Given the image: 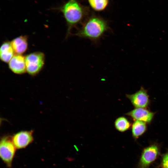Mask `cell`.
Wrapping results in <instances>:
<instances>
[{
    "label": "cell",
    "mask_w": 168,
    "mask_h": 168,
    "mask_svg": "<svg viewBox=\"0 0 168 168\" xmlns=\"http://www.w3.org/2000/svg\"><path fill=\"white\" fill-rule=\"evenodd\" d=\"M110 29L107 20L93 15L85 20L74 35L97 43Z\"/></svg>",
    "instance_id": "obj_1"
},
{
    "label": "cell",
    "mask_w": 168,
    "mask_h": 168,
    "mask_svg": "<svg viewBox=\"0 0 168 168\" xmlns=\"http://www.w3.org/2000/svg\"><path fill=\"white\" fill-rule=\"evenodd\" d=\"M59 9L62 13L67 26L66 38L71 34L72 29L84 20L86 12L77 0H68Z\"/></svg>",
    "instance_id": "obj_2"
},
{
    "label": "cell",
    "mask_w": 168,
    "mask_h": 168,
    "mask_svg": "<svg viewBox=\"0 0 168 168\" xmlns=\"http://www.w3.org/2000/svg\"><path fill=\"white\" fill-rule=\"evenodd\" d=\"M16 148L12 139V136H5L0 142V156L8 168H11Z\"/></svg>",
    "instance_id": "obj_3"
},
{
    "label": "cell",
    "mask_w": 168,
    "mask_h": 168,
    "mask_svg": "<svg viewBox=\"0 0 168 168\" xmlns=\"http://www.w3.org/2000/svg\"><path fill=\"white\" fill-rule=\"evenodd\" d=\"M45 55L40 52L30 53L25 57L26 72L31 76L38 74L42 69L45 62Z\"/></svg>",
    "instance_id": "obj_4"
},
{
    "label": "cell",
    "mask_w": 168,
    "mask_h": 168,
    "mask_svg": "<svg viewBox=\"0 0 168 168\" xmlns=\"http://www.w3.org/2000/svg\"><path fill=\"white\" fill-rule=\"evenodd\" d=\"M12 141L17 149L26 148L34 141L33 131H21L12 136Z\"/></svg>",
    "instance_id": "obj_5"
},
{
    "label": "cell",
    "mask_w": 168,
    "mask_h": 168,
    "mask_svg": "<svg viewBox=\"0 0 168 168\" xmlns=\"http://www.w3.org/2000/svg\"><path fill=\"white\" fill-rule=\"evenodd\" d=\"M159 153L158 146L156 144L151 145L143 150L140 158V168H147L157 158Z\"/></svg>",
    "instance_id": "obj_6"
},
{
    "label": "cell",
    "mask_w": 168,
    "mask_h": 168,
    "mask_svg": "<svg viewBox=\"0 0 168 168\" xmlns=\"http://www.w3.org/2000/svg\"><path fill=\"white\" fill-rule=\"evenodd\" d=\"M126 96L136 108H145L149 104L147 91L142 87L134 94H126Z\"/></svg>",
    "instance_id": "obj_7"
},
{
    "label": "cell",
    "mask_w": 168,
    "mask_h": 168,
    "mask_svg": "<svg viewBox=\"0 0 168 168\" xmlns=\"http://www.w3.org/2000/svg\"><path fill=\"white\" fill-rule=\"evenodd\" d=\"M135 120L149 123L152 120L155 113L144 108H135L125 114Z\"/></svg>",
    "instance_id": "obj_8"
},
{
    "label": "cell",
    "mask_w": 168,
    "mask_h": 168,
    "mask_svg": "<svg viewBox=\"0 0 168 168\" xmlns=\"http://www.w3.org/2000/svg\"><path fill=\"white\" fill-rule=\"evenodd\" d=\"M8 63L9 68L14 73L21 74L26 72L25 57L22 55L15 54Z\"/></svg>",
    "instance_id": "obj_9"
},
{
    "label": "cell",
    "mask_w": 168,
    "mask_h": 168,
    "mask_svg": "<svg viewBox=\"0 0 168 168\" xmlns=\"http://www.w3.org/2000/svg\"><path fill=\"white\" fill-rule=\"evenodd\" d=\"M11 43L16 54L22 55L28 49L27 36L22 35L17 37L13 39Z\"/></svg>",
    "instance_id": "obj_10"
},
{
    "label": "cell",
    "mask_w": 168,
    "mask_h": 168,
    "mask_svg": "<svg viewBox=\"0 0 168 168\" xmlns=\"http://www.w3.org/2000/svg\"><path fill=\"white\" fill-rule=\"evenodd\" d=\"M15 52L11 42L5 41L0 48V58L2 61L8 63L15 55Z\"/></svg>",
    "instance_id": "obj_11"
},
{
    "label": "cell",
    "mask_w": 168,
    "mask_h": 168,
    "mask_svg": "<svg viewBox=\"0 0 168 168\" xmlns=\"http://www.w3.org/2000/svg\"><path fill=\"white\" fill-rule=\"evenodd\" d=\"M146 123L135 120L132 126V134L133 138L137 139L142 135L146 131L147 126Z\"/></svg>",
    "instance_id": "obj_12"
},
{
    "label": "cell",
    "mask_w": 168,
    "mask_h": 168,
    "mask_svg": "<svg viewBox=\"0 0 168 168\" xmlns=\"http://www.w3.org/2000/svg\"><path fill=\"white\" fill-rule=\"evenodd\" d=\"M114 125L117 130L123 132L129 129L131 124L126 117L120 116L116 119L114 122Z\"/></svg>",
    "instance_id": "obj_13"
},
{
    "label": "cell",
    "mask_w": 168,
    "mask_h": 168,
    "mask_svg": "<svg viewBox=\"0 0 168 168\" xmlns=\"http://www.w3.org/2000/svg\"><path fill=\"white\" fill-rule=\"evenodd\" d=\"M91 8L97 12L104 10L107 6L109 0H88Z\"/></svg>",
    "instance_id": "obj_14"
},
{
    "label": "cell",
    "mask_w": 168,
    "mask_h": 168,
    "mask_svg": "<svg viewBox=\"0 0 168 168\" xmlns=\"http://www.w3.org/2000/svg\"><path fill=\"white\" fill-rule=\"evenodd\" d=\"M161 165L163 168H168V153L163 156Z\"/></svg>",
    "instance_id": "obj_15"
}]
</instances>
